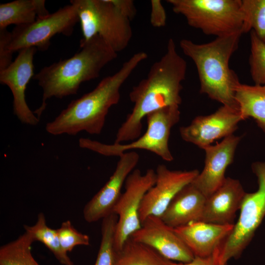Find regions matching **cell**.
<instances>
[{"label":"cell","mask_w":265,"mask_h":265,"mask_svg":"<svg viewBox=\"0 0 265 265\" xmlns=\"http://www.w3.org/2000/svg\"><path fill=\"white\" fill-rule=\"evenodd\" d=\"M187 64L178 53L173 38H170L161 57L154 63L147 76L133 87L129 94L133 108L119 128L115 143L133 141L141 136L143 119L162 108L179 106L182 82Z\"/></svg>","instance_id":"cell-1"},{"label":"cell","mask_w":265,"mask_h":265,"mask_svg":"<svg viewBox=\"0 0 265 265\" xmlns=\"http://www.w3.org/2000/svg\"><path fill=\"white\" fill-rule=\"evenodd\" d=\"M148 57L144 52L133 54L114 74L101 80L91 91L72 100L52 121L46 132L53 135H76L81 132L99 134L110 107L120 99V89L136 68Z\"/></svg>","instance_id":"cell-2"},{"label":"cell","mask_w":265,"mask_h":265,"mask_svg":"<svg viewBox=\"0 0 265 265\" xmlns=\"http://www.w3.org/2000/svg\"><path fill=\"white\" fill-rule=\"evenodd\" d=\"M80 47L73 56L44 67L34 76L43 90L42 104L34 111L39 119L48 99L76 94L82 83L99 77L102 69L117 57L99 35L80 44Z\"/></svg>","instance_id":"cell-3"},{"label":"cell","mask_w":265,"mask_h":265,"mask_svg":"<svg viewBox=\"0 0 265 265\" xmlns=\"http://www.w3.org/2000/svg\"><path fill=\"white\" fill-rule=\"evenodd\" d=\"M243 34L239 31L216 37L204 44L195 43L186 39L180 42L182 51L193 61L197 68L200 92L222 105L238 109L235 94L240 82L229 64Z\"/></svg>","instance_id":"cell-4"},{"label":"cell","mask_w":265,"mask_h":265,"mask_svg":"<svg viewBox=\"0 0 265 265\" xmlns=\"http://www.w3.org/2000/svg\"><path fill=\"white\" fill-rule=\"evenodd\" d=\"M82 33L80 44L99 35L117 53L124 50L132 36L131 20L114 0H72Z\"/></svg>","instance_id":"cell-5"},{"label":"cell","mask_w":265,"mask_h":265,"mask_svg":"<svg viewBox=\"0 0 265 265\" xmlns=\"http://www.w3.org/2000/svg\"><path fill=\"white\" fill-rule=\"evenodd\" d=\"M180 114L179 106H171L148 114L146 116V132L129 143L106 144L88 138H80L79 145L81 148L107 157H120L134 150H145L165 161H171L174 158L169 149V139L171 129L180 121Z\"/></svg>","instance_id":"cell-6"},{"label":"cell","mask_w":265,"mask_h":265,"mask_svg":"<svg viewBox=\"0 0 265 265\" xmlns=\"http://www.w3.org/2000/svg\"><path fill=\"white\" fill-rule=\"evenodd\" d=\"M166 2L174 12L185 17L189 26L206 35L218 37L242 32L241 0H167Z\"/></svg>","instance_id":"cell-7"},{"label":"cell","mask_w":265,"mask_h":265,"mask_svg":"<svg viewBox=\"0 0 265 265\" xmlns=\"http://www.w3.org/2000/svg\"><path fill=\"white\" fill-rule=\"evenodd\" d=\"M251 168L257 177L258 188L246 193L237 222L212 255L215 265H227L230 259L238 258L265 216V162H254Z\"/></svg>","instance_id":"cell-8"},{"label":"cell","mask_w":265,"mask_h":265,"mask_svg":"<svg viewBox=\"0 0 265 265\" xmlns=\"http://www.w3.org/2000/svg\"><path fill=\"white\" fill-rule=\"evenodd\" d=\"M78 22L77 8L70 3L53 13L37 19L32 23L15 26L10 32L8 50L12 54L31 47L45 51L49 48L53 36L57 34L70 36Z\"/></svg>","instance_id":"cell-9"},{"label":"cell","mask_w":265,"mask_h":265,"mask_svg":"<svg viewBox=\"0 0 265 265\" xmlns=\"http://www.w3.org/2000/svg\"><path fill=\"white\" fill-rule=\"evenodd\" d=\"M156 171L147 170L143 174L134 169L127 177L124 192L122 193L112 213L118 217L115 234V248L117 252L131 236L141 226L139 210L145 194L155 184Z\"/></svg>","instance_id":"cell-10"},{"label":"cell","mask_w":265,"mask_h":265,"mask_svg":"<svg viewBox=\"0 0 265 265\" xmlns=\"http://www.w3.org/2000/svg\"><path fill=\"white\" fill-rule=\"evenodd\" d=\"M244 120L239 109L222 105L208 115L195 117L186 126L180 128V134L185 141L204 149L215 140L233 133Z\"/></svg>","instance_id":"cell-11"},{"label":"cell","mask_w":265,"mask_h":265,"mask_svg":"<svg viewBox=\"0 0 265 265\" xmlns=\"http://www.w3.org/2000/svg\"><path fill=\"white\" fill-rule=\"evenodd\" d=\"M35 47L23 49L7 68L0 71V82L7 85L13 95V113L21 123L36 126L40 119L28 107L26 100V90L30 79L34 77Z\"/></svg>","instance_id":"cell-12"},{"label":"cell","mask_w":265,"mask_h":265,"mask_svg":"<svg viewBox=\"0 0 265 265\" xmlns=\"http://www.w3.org/2000/svg\"><path fill=\"white\" fill-rule=\"evenodd\" d=\"M156 173V183L144 195L140 208L141 223L150 215L160 217L175 196L191 183L199 171L172 170L164 164H159Z\"/></svg>","instance_id":"cell-13"},{"label":"cell","mask_w":265,"mask_h":265,"mask_svg":"<svg viewBox=\"0 0 265 265\" xmlns=\"http://www.w3.org/2000/svg\"><path fill=\"white\" fill-rule=\"evenodd\" d=\"M130 238L153 248L171 261L186 263L195 257L174 228L159 216H148L141 222V227Z\"/></svg>","instance_id":"cell-14"},{"label":"cell","mask_w":265,"mask_h":265,"mask_svg":"<svg viewBox=\"0 0 265 265\" xmlns=\"http://www.w3.org/2000/svg\"><path fill=\"white\" fill-rule=\"evenodd\" d=\"M119 157L112 175L84 207L83 217L88 223L103 219L112 213L127 177L139 160V155L134 151L126 152Z\"/></svg>","instance_id":"cell-15"},{"label":"cell","mask_w":265,"mask_h":265,"mask_svg":"<svg viewBox=\"0 0 265 265\" xmlns=\"http://www.w3.org/2000/svg\"><path fill=\"white\" fill-rule=\"evenodd\" d=\"M241 136L234 134L219 143L204 149L206 153L205 165L191 184L208 197L223 183L226 169L234 160L235 152Z\"/></svg>","instance_id":"cell-16"},{"label":"cell","mask_w":265,"mask_h":265,"mask_svg":"<svg viewBox=\"0 0 265 265\" xmlns=\"http://www.w3.org/2000/svg\"><path fill=\"white\" fill-rule=\"evenodd\" d=\"M238 180L226 177L223 184L206 198L201 221L230 224L239 210L246 194Z\"/></svg>","instance_id":"cell-17"},{"label":"cell","mask_w":265,"mask_h":265,"mask_svg":"<svg viewBox=\"0 0 265 265\" xmlns=\"http://www.w3.org/2000/svg\"><path fill=\"white\" fill-rule=\"evenodd\" d=\"M234 224H217L198 221L174 228L194 257L212 256L232 231Z\"/></svg>","instance_id":"cell-18"},{"label":"cell","mask_w":265,"mask_h":265,"mask_svg":"<svg viewBox=\"0 0 265 265\" xmlns=\"http://www.w3.org/2000/svg\"><path fill=\"white\" fill-rule=\"evenodd\" d=\"M206 198L191 183L178 192L160 217L174 228L201 221Z\"/></svg>","instance_id":"cell-19"},{"label":"cell","mask_w":265,"mask_h":265,"mask_svg":"<svg viewBox=\"0 0 265 265\" xmlns=\"http://www.w3.org/2000/svg\"><path fill=\"white\" fill-rule=\"evenodd\" d=\"M45 0H16L0 4V28L33 23L49 12Z\"/></svg>","instance_id":"cell-20"},{"label":"cell","mask_w":265,"mask_h":265,"mask_svg":"<svg viewBox=\"0 0 265 265\" xmlns=\"http://www.w3.org/2000/svg\"><path fill=\"white\" fill-rule=\"evenodd\" d=\"M235 98L244 120L253 118L265 131V90L263 86L240 82L236 89Z\"/></svg>","instance_id":"cell-21"},{"label":"cell","mask_w":265,"mask_h":265,"mask_svg":"<svg viewBox=\"0 0 265 265\" xmlns=\"http://www.w3.org/2000/svg\"><path fill=\"white\" fill-rule=\"evenodd\" d=\"M115 265H174L153 248L129 238L117 252Z\"/></svg>","instance_id":"cell-22"},{"label":"cell","mask_w":265,"mask_h":265,"mask_svg":"<svg viewBox=\"0 0 265 265\" xmlns=\"http://www.w3.org/2000/svg\"><path fill=\"white\" fill-rule=\"evenodd\" d=\"M25 232L29 234L35 241L43 243L63 265H74L67 253L62 249L59 240L56 229L49 227L45 215L40 212L37 221L32 226L24 225Z\"/></svg>","instance_id":"cell-23"},{"label":"cell","mask_w":265,"mask_h":265,"mask_svg":"<svg viewBox=\"0 0 265 265\" xmlns=\"http://www.w3.org/2000/svg\"><path fill=\"white\" fill-rule=\"evenodd\" d=\"M32 237L25 232L0 248V265H40L31 254Z\"/></svg>","instance_id":"cell-24"},{"label":"cell","mask_w":265,"mask_h":265,"mask_svg":"<svg viewBox=\"0 0 265 265\" xmlns=\"http://www.w3.org/2000/svg\"><path fill=\"white\" fill-rule=\"evenodd\" d=\"M117 219L114 213L102 219L101 241L94 265H115L117 251L114 239Z\"/></svg>","instance_id":"cell-25"},{"label":"cell","mask_w":265,"mask_h":265,"mask_svg":"<svg viewBox=\"0 0 265 265\" xmlns=\"http://www.w3.org/2000/svg\"><path fill=\"white\" fill-rule=\"evenodd\" d=\"M242 32L253 30L265 43V0H241Z\"/></svg>","instance_id":"cell-26"},{"label":"cell","mask_w":265,"mask_h":265,"mask_svg":"<svg viewBox=\"0 0 265 265\" xmlns=\"http://www.w3.org/2000/svg\"><path fill=\"white\" fill-rule=\"evenodd\" d=\"M250 71L255 85L265 84V43L250 31Z\"/></svg>","instance_id":"cell-27"},{"label":"cell","mask_w":265,"mask_h":265,"mask_svg":"<svg viewBox=\"0 0 265 265\" xmlns=\"http://www.w3.org/2000/svg\"><path fill=\"white\" fill-rule=\"evenodd\" d=\"M56 231L60 245L66 253L72 251L77 245L90 244L89 236L78 231L69 220L63 222Z\"/></svg>","instance_id":"cell-28"},{"label":"cell","mask_w":265,"mask_h":265,"mask_svg":"<svg viewBox=\"0 0 265 265\" xmlns=\"http://www.w3.org/2000/svg\"><path fill=\"white\" fill-rule=\"evenodd\" d=\"M10 32L7 28H0V71L7 68L13 61L12 53L7 49Z\"/></svg>","instance_id":"cell-29"},{"label":"cell","mask_w":265,"mask_h":265,"mask_svg":"<svg viewBox=\"0 0 265 265\" xmlns=\"http://www.w3.org/2000/svg\"><path fill=\"white\" fill-rule=\"evenodd\" d=\"M151 13L150 21L151 25L157 28L163 27L166 23V14L160 0L150 1Z\"/></svg>","instance_id":"cell-30"},{"label":"cell","mask_w":265,"mask_h":265,"mask_svg":"<svg viewBox=\"0 0 265 265\" xmlns=\"http://www.w3.org/2000/svg\"><path fill=\"white\" fill-rule=\"evenodd\" d=\"M114 3L120 11L131 21L136 14L134 2L132 0H114Z\"/></svg>","instance_id":"cell-31"},{"label":"cell","mask_w":265,"mask_h":265,"mask_svg":"<svg viewBox=\"0 0 265 265\" xmlns=\"http://www.w3.org/2000/svg\"><path fill=\"white\" fill-rule=\"evenodd\" d=\"M174 265H215L212 256L207 257H195L190 262L186 263L173 262Z\"/></svg>","instance_id":"cell-32"},{"label":"cell","mask_w":265,"mask_h":265,"mask_svg":"<svg viewBox=\"0 0 265 265\" xmlns=\"http://www.w3.org/2000/svg\"><path fill=\"white\" fill-rule=\"evenodd\" d=\"M263 86L265 90V84L264 85H263Z\"/></svg>","instance_id":"cell-33"}]
</instances>
